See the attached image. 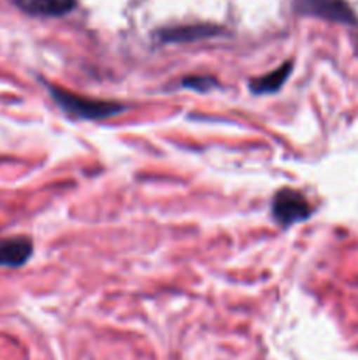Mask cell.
Wrapping results in <instances>:
<instances>
[{"label":"cell","mask_w":358,"mask_h":360,"mask_svg":"<svg viewBox=\"0 0 358 360\" xmlns=\"http://www.w3.org/2000/svg\"><path fill=\"white\" fill-rule=\"evenodd\" d=\"M291 65H293V63L286 62V63H283L281 67H277V69H274L272 72L251 79V83H249V88H251L253 94H255V95L276 94V91L279 90L281 86H283L284 81L288 79V76H290Z\"/></svg>","instance_id":"7"},{"label":"cell","mask_w":358,"mask_h":360,"mask_svg":"<svg viewBox=\"0 0 358 360\" xmlns=\"http://www.w3.org/2000/svg\"><path fill=\"white\" fill-rule=\"evenodd\" d=\"M295 11L305 16L337 21L344 25H357L358 18L346 0H295Z\"/></svg>","instance_id":"3"},{"label":"cell","mask_w":358,"mask_h":360,"mask_svg":"<svg viewBox=\"0 0 358 360\" xmlns=\"http://www.w3.org/2000/svg\"><path fill=\"white\" fill-rule=\"evenodd\" d=\"M272 217L281 227H290V225L305 221L312 214V207L305 195L291 188H283L274 195Z\"/></svg>","instance_id":"2"},{"label":"cell","mask_w":358,"mask_h":360,"mask_svg":"<svg viewBox=\"0 0 358 360\" xmlns=\"http://www.w3.org/2000/svg\"><path fill=\"white\" fill-rule=\"evenodd\" d=\"M34 252V245L28 238L16 236L0 241V266L21 267L28 262Z\"/></svg>","instance_id":"4"},{"label":"cell","mask_w":358,"mask_h":360,"mask_svg":"<svg viewBox=\"0 0 358 360\" xmlns=\"http://www.w3.org/2000/svg\"><path fill=\"white\" fill-rule=\"evenodd\" d=\"M23 13L30 16L60 18L76 7V0H14Z\"/></svg>","instance_id":"5"},{"label":"cell","mask_w":358,"mask_h":360,"mask_svg":"<svg viewBox=\"0 0 358 360\" xmlns=\"http://www.w3.org/2000/svg\"><path fill=\"white\" fill-rule=\"evenodd\" d=\"M220 28L213 25H186V27H175L161 30L158 34L161 42H192L199 39L214 37L220 34Z\"/></svg>","instance_id":"6"},{"label":"cell","mask_w":358,"mask_h":360,"mask_svg":"<svg viewBox=\"0 0 358 360\" xmlns=\"http://www.w3.org/2000/svg\"><path fill=\"white\" fill-rule=\"evenodd\" d=\"M181 86L195 88V90L206 91L209 90V88L216 86V81L211 79V77L207 76H192V77H185V79L181 81Z\"/></svg>","instance_id":"8"},{"label":"cell","mask_w":358,"mask_h":360,"mask_svg":"<svg viewBox=\"0 0 358 360\" xmlns=\"http://www.w3.org/2000/svg\"><path fill=\"white\" fill-rule=\"evenodd\" d=\"M51 98L70 116L81 120H107L118 116L125 111V105L112 101H98V98L84 97V95L72 94L58 86H49Z\"/></svg>","instance_id":"1"}]
</instances>
